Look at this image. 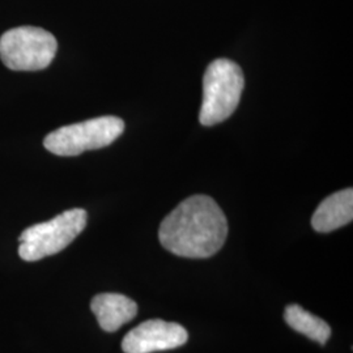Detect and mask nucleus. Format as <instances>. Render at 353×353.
<instances>
[{
    "label": "nucleus",
    "mask_w": 353,
    "mask_h": 353,
    "mask_svg": "<svg viewBox=\"0 0 353 353\" xmlns=\"http://www.w3.org/2000/svg\"><path fill=\"white\" fill-rule=\"evenodd\" d=\"M58 42L50 32L37 26H19L0 37V58L12 71H39L50 65Z\"/></svg>",
    "instance_id": "39448f33"
},
{
    "label": "nucleus",
    "mask_w": 353,
    "mask_h": 353,
    "mask_svg": "<svg viewBox=\"0 0 353 353\" xmlns=\"http://www.w3.org/2000/svg\"><path fill=\"white\" fill-rule=\"evenodd\" d=\"M227 217L207 195L179 203L163 220L159 240L168 252L183 258H210L227 240Z\"/></svg>",
    "instance_id": "f257e3e1"
},
{
    "label": "nucleus",
    "mask_w": 353,
    "mask_h": 353,
    "mask_svg": "<svg viewBox=\"0 0 353 353\" xmlns=\"http://www.w3.org/2000/svg\"><path fill=\"white\" fill-rule=\"evenodd\" d=\"M245 87L240 65L225 58L216 59L203 77V102L199 122L214 126L227 121L236 112Z\"/></svg>",
    "instance_id": "f03ea898"
},
{
    "label": "nucleus",
    "mask_w": 353,
    "mask_h": 353,
    "mask_svg": "<svg viewBox=\"0 0 353 353\" xmlns=\"http://www.w3.org/2000/svg\"><path fill=\"white\" fill-rule=\"evenodd\" d=\"M125 131V122L118 117H100L50 132L43 141L48 151L63 157L110 145Z\"/></svg>",
    "instance_id": "20e7f679"
},
{
    "label": "nucleus",
    "mask_w": 353,
    "mask_h": 353,
    "mask_svg": "<svg viewBox=\"0 0 353 353\" xmlns=\"http://www.w3.org/2000/svg\"><path fill=\"white\" fill-rule=\"evenodd\" d=\"M88 214L83 208L68 210L50 221L26 228L19 237V255L36 262L64 250L87 227Z\"/></svg>",
    "instance_id": "7ed1b4c3"
},
{
    "label": "nucleus",
    "mask_w": 353,
    "mask_h": 353,
    "mask_svg": "<svg viewBox=\"0 0 353 353\" xmlns=\"http://www.w3.org/2000/svg\"><path fill=\"white\" fill-rule=\"evenodd\" d=\"M285 322L297 332L307 336L312 341L325 344L330 339L331 328L323 319L310 314L300 305H290L284 313Z\"/></svg>",
    "instance_id": "1a4fd4ad"
},
{
    "label": "nucleus",
    "mask_w": 353,
    "mask_h": 353,
    "mask_svg": "<svg viewBox=\"0 0 353 353\" xmlns=\"http://www.w3.org/2000/svg\"><path fill=\"white\" fill-rule=\"evenodd\" d=\"M353 219V190H341L319 204L312 217L313 229L328 233L350 224Z\"/></svg>",
    "instance_id": "6e6552de"
},
{
    "label": "nucleus",
    "mask_w": 353,
    "mask_h": 353,
    "mask_svg": "<svg viewBox=\"0 0 353 353\" xmlns=\"http://www.w3.org/2000/svg\"><path fill=\"white\" fill-rule=\"evenodd\" d=\"M188 331L174 322L151 319L132 328L122 341L125 353H153L174 350L188 341Z\"/></svg>",
    "instance_id": "423d86ee"
},
{
    "label": "nucleus",
    "mask_w": 353,
    "mask_h": 353,
    "mask_svg": "<svg viewBox=\"0 0 353 353\" xmlns=\"http://www.w3.org/2000/svg\"><path fill=\"white\" fill-rule=\"evenodd\" d=\"M90 309L103 331L114 332L138 314V305L119 293H101L93 297Z\"/></svg>",
    "instance_id": "0eeeda50"
}]
</instances>
